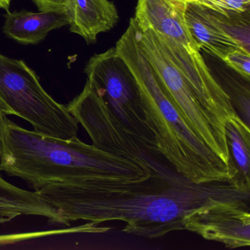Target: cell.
Wrapping results in <instances>:
<instances>
[{"label": "cell", "instance_id": "obj_13", "mask_svg": "<svg viewBox=\"0 0 250 250\" xmlns=\"http://www.w3.org/2000/svg\"><path fill=\"white\" fill-rule=\"evenodd\" d=\"M185 21L190 34L201 50L223 61L232 49L240 47L216 21L207 8L187 2Z\"/></svg>", "mask_w": 250, "mask_h": 250}, {"label": "cell", "instance_id": "obj_17", "mask_svg": "<svg viewBox=\"0 0 250 250\" xmlns=\"http://www.w3.org/2000/svg\"><path fill=\"white\" fill-rule=\"evenodd\" d=\"M106 231L105 227H100L97 224L87 222L77 227H67L60 229L39 232H23V233L0 235V245L14 244L26 240L34 239L41 237L52 236V235H65L71 233H103Z\"/></svg>", "mask_w": 250, "mask_h": 250}, {"label": "cell", "instance_id": "obj_3", "mask_svg": "<svg viewBox=\"0 0 250 250\" xmlns=\"http://www.w3.org/2000/svg\"><path fill=\"white\" fill-rule=\"evenodd\" d=\"M115 49L132 71L149 129L177 173L195 184L230 181L229 168L197 137L164 90L137 43L133 18Z\"/></svg>", "mask_w": 250, "mask_h": 250}, {"label": "cell", "instance_id": "obj_18", "mask_svg": "<svg viewBox=\"0 0 250 250\" xmlns=\"http://www.w3.org/2000/svg\"><path fill=\"white\" fill-rule=\"evenodd\" d=\"M187 2L196 4L224 15L229 13L244 12L250 9V0H189Z\"/></svg>", "mask_w": 250, "mask_h": 250}, {"label": "cell", "instance_id": "obj_5", "mask_svg": "<svg viewBox=\"0 0 250 250\" xmlns=\"http://www.w3.org/2000/svg\"><path fill=\"white\" fill-rule=\"evenodd\" d=\"M134 25L139 46L157 74L167 96L193 132L230 170V154L225 125L206 107L172 62L156 33L150 29L140 30L135 21Z\"/></svg>", "mask_w": 250, "mask_h": 250}, {"label": "cell", "instance_id": "obj_6", "mask_svg": "<svg viewBox=\"0 0 250 250\" xmlns=\"http://www.w3.org/2000/svg\"><path fill=\"white\" fill-rule=\"evenodd\" d=\"M66 106L87 131L96 148L132 161L152 175L169 181L182 178L160 152L142 143L121 125L87 80L82 93Z\"/></svg>", "mask_w": 250, "mask_h": 250}, {"label": "cell", "instance_id": "obj_19", "mask_svg": "<svg viewBox=\"0 0 250 250\" xmlns=\"http://www.w3.org/2000/svg\"><path fill=\"white\" fill-rule=\"evenodd\" d=\"M228 66L240 74L244 80H250V52L241 47L231 50L223 61Z\"/></svg>", "mask_w": 250, "mask_h": 250}, {"label": "cell", "instance_id": "obj_8", "mask_svg": "<svg viewBox=\"0 0 250 250\" xmlns=\"http://www.w3.org/2000/svg\"><path fill=\"white\" fill-rule=\"evenodd\" d=\"M184 229L229 249L250 245V200L203 206L184 218Z\"/></svg>", "mask_w": 250, "mask_h": 250}, {"label": "cell", "instance_id": "obj_10", "mask_svg": "<svg viewBox=\"0 0 250 250\" xmlns=\"http://www.w3.org/2000/svg\"><path fill=\"white\" fill-rule=\"evenodd\" d=\"M187 2L183 0H138L134 21L140 30L155 33L188 52H200L185 21Z\"/></svg>", "mask_w": 250, "mask_h": 250}, {"label": "cell", "instance_id": "obj_4", "mask_svg": "<svg viewBox=\"0 0 250 250\" xmlns=\"http://www.w3.org/2000/svg\"><path fill=\"white\" fill-rule=\"evenodd\" d=\"M0 111L30 123L33 131L56 138L77 137L79 124L65 105L48 94L22 61L0 54Z\"/></svg>", "mask_w": 250, "mask_h": 250}, {"label": "cell", "instance_id": "obj_1", "mask_svg": "<svg viewBox=\"0 0 250 250\" xmlns=\"http://www.w3.org/2000/svg\"><path fill=\"white\" fill-rule=\"evenodd\" d=\"M55 209L66 226L71 222L99 224L121 221L123 232L141 238H162L184 229V218L203 206L220 202L250 200V191L238 189L232 181L195 184L151 177L135 188L102 192L76 184H51L36 190Z\"/></svg>", "mask_w": 250, "mask_h": 250}, {"label": "cell", "instance_id": "obj_2", "mask_svg": "<svg viewBox=\"0 0 250 250\" xmlns=\"http://www.w3.org/2000/svg\"><path fill=\"white\" fill-rule=\"evenodd\" d=\"M0 171L35 191L51 184L128 188L152 175L138 164L106 153L78 137L64 140L27 130L0 116Z\"/></svg>", "mask_w": 250, "mask_h": 250}, {"label": "cell", "instance_id": "obj_12", "mask_svg": "<svg viewBox=\"0 0 250 250\" xmlns=\"http://www.w3.org/2000/svg\"><path fill=\"white\" fill-rule=\"evenodd\" d=\"M4 17L5 34L10 39L26 45L38 44L52 30L69 25L66 11H8Z\"/></svg>", "mask_w": 250, "mask_h": 250}, {"label": "cell", "instance_id": "obj_7", "mask_svg": "<svg viewBox=\"0 0 250 250\" xmlns=\"http://www.w3.org/2000/svg\"><path fill=\"white\" fill-rule=\"evenodd\" d=\"M84 73L121 125L142 143L159 151L146 123L135 77L115 48L93 55Z\"/></svg>", "mask_w": 250, "mask_h": 250}, {"label": "cell", "instance_id": "obj_16", "mask_svg": "<svg viewBox=\"0 0 250 250\" xmlns=\"http://www.w3.org/2000/svg\"><path fill=\"white\" fill-rule=\"evenodd\" d=\"M209 11L222 30L232 38L240 47L250 52V9L244 12L229 13L226 15L210 10Z\"/></svg>", "mask_w": 250, "mask_h": 250}, {"label": "cell", "instance_id": "obj_11", "mask_svg": "<svg viewBox=\"0 0 250 250\" xmlns=\"http://www.w3.org/2000/svg\"><path fill=\"white\" fill-rule=\"evenodd\" d=\"M70 31L87 43H96L99 34L112 30L119 20L118 10L109 0H67Z\"/></svg>", "mask_w": 250, "mask_h": 250}, {"label": "cell", "instance_id": "obj_15", "mask_svg": "<svg viewBox=\"0 0 250 250\" xmlns=\"http://www.w3.org/2000/svg\"><path fill=\"white\" fill-rule=\"evenodd\" d=\"M230 159L232 184L238 189L250 192V128L238 115L225 124Z\"/></svg>", "mask_w": 250, "mask_h": 250}, {"label": "cell", "instance_id": "obj_23", "mask_svg": "<svg viewBox=\"0 0 250 250\" xmlns=\"http://www.w3.org/2000/svg\"><path fill=\"white\" fill-rule=\"evenodd\" d=\"M2 114H3V113H2V112H1V111H0V116H1V115H2Z\"/></svg>", "mask_w": 250, "mask_h": 250}, {"label": "cell", "instance_id": "obj_22", "mask_svg": "<svg viewBox=\"0 0 250 250\" xmlns=\"http://www.w3.org/2000/svg\"><path fill=\"white\" fill-rule=\"evenodd\" d=\"M183 1H184V2H187L188 1H189V0H183Z\"/></svg>", "mask_w": 250, "mask_h": 250}, {"label": "cell", "instance_id": "obj_21", "mask_svg": "<svg viewBox=\"0 0 250 250\" xmlns=\"http://www.w3.org/2000/svg\"><path fill=\"white\" fill-rule=\"evenodd\" d=\"M11 0H0V9L9 11L10 4Z\"/></svg>", "mask_w": 250, "mask_h": 250}, {"label": "cell", "instance_id": "obj_14", "mask_svg": "<svg viewBox=\"0 0 250 250\" xmlns=\"http://www.w3.org/2000/svg\"><path fill=\"white\" fill-rule=\"evenodd\" d=\"M21 216H41L52 223L66 226L55 209L36 191L19 188L5 181L0 174V224L11 222Z\"/></svg>", "mask_w": 250, "mask_h": 250}, {"label": "cell", "instance_id": "obj_9", "mask_svg": "<svg viewBox=\"0 0 250 250\" xmlns=\"http://www.w3.org/2000/svg\"><path fill=\"white\" fill-rule=\"evenodd\" d=\"M156 34L172 62L219 121L225 125L228 120L238 115L229 96L210 72L200 52L191 53L184 46Z\"/></svg>", "mask_w": 250, "mask_h": 250}, {"label": "cell", "instance_id": "obj_20", "mask_svg": "<svg viewBox=\"0 0 250 250\" xmlns=\"http://www.w3.org/2000/svg\"><path fill=\"white\" fill-rule=\"evenodd\" d=\"M40 11H66L67 0H33Z\"/></svg>", "mask_w": 250, "mask_h": 250}]
</instances>
